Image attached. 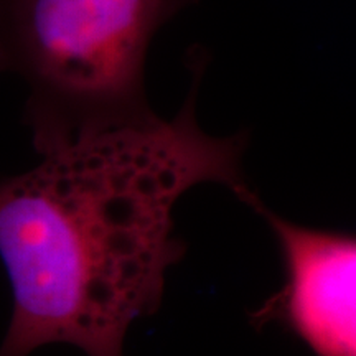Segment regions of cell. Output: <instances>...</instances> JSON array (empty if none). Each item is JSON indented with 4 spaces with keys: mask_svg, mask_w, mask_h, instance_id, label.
<instances>
[{
    "mask_svg": "<svg viewBox=\"0 0 356 356\" xmlns=\"http://www.w3.org/2000/svg\"><path fill=\"white\" fill-rule=\"evenodd\" d=\"M170 121L154 113L74 132H33L38 165L0 181V261L13 310L0 356L73 345L124 356L129 328L154 315L186 246L173 210L202 184L244 203L246 136L211 137L195 114L200 74Z\"/></svg>",
    "mask_w": 356,
    "mask_h": 356,
    "instance_id": "1",
    "label": "cell"
},
{
    "mask_svg": "<svg viewBox=\"0 0 356 356\" xmlns=\"http://www.w3.org/2000/svg\"><path fill=\"white\" fill-rule=\"evenodd\" d=\"M191 0H0V71L30 83L33 132H74L152 114L150 43Z\"/></svg>",
    "mask_w": 356,
    "mask_h": 356,
    "instance_id": "2",
    "label": "cell"
},
{
    "mask_svg": "<svg viewBox=\"0 0 356 356\" xmlns=\"http://www.w3.org/2000/svg\"><path fill=\"white\" fill-rule=\"evenodd\" d=\"M246 204L279 243L284 284L249 314L256 330L275 323L314 356H356V238L275 215L254 193Z\"/></svg>",
    "mask_w": 356,
    "mask_h": 356,
    "instance_id": "3",
    "label": "cell"
}]
</instances>
